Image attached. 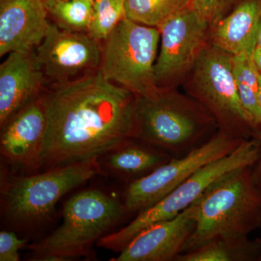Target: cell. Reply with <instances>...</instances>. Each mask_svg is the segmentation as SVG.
Here are the masks:
<instances>
[{
    "instance_id": "obj_1",
    "label": "cell",
    "mask_w": 261,
    "mask_h": 261,
    "mask_svg": "<svg viewBox=\"0 0 261 261\" xmlns=\"http://www.w3.org/2000/svg\"><path fill=\"white\" fill-rule=\"evenodd\" d=\"M43 100L47 128L41 162L45 170L98 159L135 138L137 97L99 71L53 87Z\"/></svg>"
},
{
    "instance_id": "obj_2",
    "label": "cell",
    "mask_w": 261,
    "mask_h": 261,
    "mask_svg": "<svg viewBox=\"0 0 261 261\" xmlns=\"http://www.w3.org/2000/svg\"><path fill=\"white\" fill-rule=\"evenodd\" d=\"M195 204V229L182 253L216 237L249 236L261 226V202L252 185L251 166L223 175Z\"/></svg>"
},
{
    "instance_id": "obj_3",
    "label": "cell",
    "mask_w": 261,
    "mask_h": 261,
    "mask_svg": "<svg viewBox=\"0 0 261 261\" xmlns=\"http://www.w3.org/2000/svg\"><path fill=\"white\" fill-rule=\"evenodd\" d=\"M123 202L97 189L84 190L64 204L63 221L47 238L30 245L33 260L88 256L96 242L126 214Z\"/></svg>"
},
{
    "instance_id": "obj_4",
    "label": "cell",
    "mask_w": 261,
    "mask_h": 261,
    "mask_svg": "<svg viewBox=\"0 0 261 261\" xmlns=\"http://www.w3.org/2000/svg\"><path fill=\"white\" fill-rule=\"evenodd\" d=\"M97 159L46 170L30 176H8L2 183L3 209L13 224L32 227L49 221L58 201L97 175Z\"/></svg>"
},
{
    "instance_id": "obj_5",
    "label": "cell",
    "mask_w": 261,
    "mask_h": 261,
    "mask_svg": "<svg viewBox=\"0 0 261 261\" xmlns=\"http://www.w3.org/2000/svg\"><path fill=\"white\" fill-rule=\"evenodd\" d=\"M160 39L159 29L123 19L102 42L98 71L136 97H156L163 90L154 73Z\"/></svg>"
},
{
    "instance_id": "obj_6",
    "label": "cell",
    "mask_w": 261,
    "mask_h": 261,
    "mask_svg": "<svg viewBox=\"0 0 261 261\" xmlns=\"http://www.w3.org/2000/svg\"><path fill=\"white\" fill-rule=\"evenodd\" d=\"M213 121L203 106L165 90L156 97H137L135 138L171 155L197 147Z\"/></svg>"
},
{
    "instance_id": "obj_7",
    "label": "cell",
    "mask_w": 261,
    "mask_h": 261,
    "mask_svg": "<svg viewBox=\"0 0 261 261\" xmlns=\"http://www.w3.org/2000/svg\"><path fill=\"white\" fill-rule=\"evenodd\" d=\"M259 154L255 138L244 140L231 153L206 165L152 207L139 213L119 231L108 233L97 246L121 252L141 231L151 225L172 219L192 205L216 179L237 168L252 166Z\"/></svg>"
},
{
    "instance_id": "obj_8",
    "label": "cell",
    "mask_w": 261,
    "mask_h": 261,
    "mask_svg": "<svg viewBox=\"0 0 261 261\" xmlns=\"http://www.w3.org/2000/svg\"><path fill=\"white\" fill-rule=\"evenodd\" d=\"M193 68L192 94L214 115L221 126L220 132L249 140L254 132L239 96L231 55L214 45L206 47Z\"/></svg>"
},
{
    "instance_id": "obj_9",
    "label": "cell",
    "mask_w": 261,
    "mask_h": 261,
    "mask_svg": "<svg viewBox=\"0 0 261 261\" xmlns=\"http://www.w3.org/2000/svg\"><path fill=\"white\" fill-rule=\"evenodd\" d=\"M243 141L219 130L182 157H173L147 176L128 184L123 200L126 212L139 214L152 207L200 168L232 152Z\"/></svg>"
},
{
    "instance_id": "obj_10",
    "label": "cell",
    "mask_w": 261,
    "mask_h": 261,
    "mask_svg": "<svg viewBox=\"0 0 261 261\" xmlns=\"http://www.w3.org/2000/svg\"><path fill=\"white\" fill-rule=\"evenodd\" d=\"M34 53L46 80L55 87L98 71L102 42L89 33L68 32L51 23Z\"/></svg>"
},
{
    "instance_id": "obj_11",
    "label": "cell",
    "mask_w": 261,
    "mask_h": 261,
    "mask_svg": "<svg viewBox=\"0 0 261 261\" xmlns=\"http://www.w3.org/2000/svg\"><path fill=\"white\" fill-rule=\"evenodd\" d=\"M209 27L190 6L168 18L160 27L161 49L154 65L160 88L161 83L176 80L193 68L207 47Z\"/></svg>"
},
{
    "instance_id": "obj_12",
    "label": "cell",
    "mask_w": 261,
    "mask_h": 261,
    "mask_svg": "<svg viewBox=\"0 0 261 261\" xmlns=\"http://www.w3.org/2000/svg\"><path fill=\"white\" fill-rule=\"evenodd\" d=\"M2 157L13 167L27 171L42 168V152L47 128L43 94L2 127Z\"/></svg>"
},
{
    "instance_id": "obj_13",
    "label": "cell",
    "mask_w": 261,
    "mask_h": 261,
    "mask_svg": "<svg viewBox=\"0 0 261 261\" xmlns=\"http://www.w3.org/2000/svg\"><path fill=\"white\" fill-rule=\"evenodd\" d=\"M196 226L195 202L177 216L151 225L112 261H171L183 252Z\"/></svg>"
},
{
    "instance_id": "obj_14",
    "label": "cell",
    "mask_w": 261,
    "mask_h": 261,
    "mask_svg": "<svg viewBox=\"0 0 261 261\" xmlns=\"http://www.w3.org/2000/svg\"><path fill=\"white\" fill-rule=\"evenodd\" d=\"M50 23L43 0H0V56L34 51Z\"/></svg>"
},
{
    "instance_id": "obj_15",
    "label": "cell",
    "mask_w": 261,
    "mask_h": 261,
    "mask_svg": "<svg viewBox=\"0 0 261 261\" xmlns=\"http://www.w3.org/2000/svg\"><path fill=\"white\" fill-rule=\"evenodd\" d=\"M34 51L10 53L0 65L1 128L43 94L47 80L36 61Z\"/></svg>"
},
{
    "instance_id": "obj_16",
    "label": "cell",
    "mask_w": 261,
    "mask_h": 261,
    "mask_svg": "<svg viewBox=\"0 0 261 261\" xmlns=\"http://www.w3.org/2000/svg\"><path fill=\"white\" fill-rule=\"evenodd\" d=\"M172 158L149 142L130 138L103 154L97 161L104 175H111L129 184L152 173Z\"/></svg>"
},
{
    "instance_id": "obj_17",
    "label": "cell",
    "mask_w": 261,
    "mask_h": 261,
    "mask_svg": "<svg viewBox=\"0 0 261 261\" xmlns=\"http://www.w3.org/2000/svg\"><path fill=\"white\" fill-rule=\"evenodd\" d=\"M260 16L261 0H244L211 27L212 45L231 56H253Z\"/></svg>"
},
{
    "instance_id": "obj_18",
    "label": "cell",
    "mask_w": 261,
    "mask_h": 261,
    "mask_svg": "<svg viewBox=\"0 0 261 261\" xmlns=\"http://www.w3.org/2000/svg\"><path fill=\"white\" fill-rule=\"evenodd\" d=\"M261 252V239L248 236H219L191 251L184 252L176 261H257Z\"/></svg>"
},
{
    "instance_id": "obj_19",
    "label": "cell",
    "mask_w": 261,
    "mask_h": 261,
    "mask_svg": "<svg viewBox=\"0 0 261 261\" xmlns=\"http://www.w3.org/2000/svg\"><path fill=\"white\" fill-rule=\"evenodd\" d=\"M233 75L239 96L247 121L254 130L261 128V105L259 99V71L253 56H231Z\"/></svg>"
},
{
    "instance_id": "obj_20",
    "label": "cell",
    "mask_w": 261,
    "mask_h": 261,
    "mask_svg": "<svg viewBox=\"0 0 261 261\" xmlns=\"http://www.w3.org/2000/svg\"><path fill=\"white\" fill-rule=\"evenodd\" d=\"M191 0H125L126 18L159 29L168 18L190 6Z\"/></svg>"
},
{
    "instance_id": "obj_21",
    "label": "cell",
    "mask_w": 261,
    "mask_h": 261,
    "mask_svg": "<svg viewBox=\"0 0 261 261\" xmlns=\"http://www.w3.org/2000/svg\"><path fill=\"white\" fill-rule=\"evenodd\" d=\"M45 5L49 17L60 29L89 33L94 16L92 0H56Z\"/></svg>"
},
{
    "instance_id": "obj_22",
    "label": "cell",
    "mask_w": 261,
    "mask_h": 261,
    "mask_svg": "<svg viewBox=\"0 0 261 261\" xmlns=\"http://www.w3.org/2000/svg\"><path fill=\"white\" fill-rule=\"evenodd\" d=\"M125 18V0H94L93 20L89 34L102 42Z\"/></svg>"
},
{
    "instance_id": "obj_23",
    "label": "cell",
    "mask_w": 261,
    "mask_h": 261,
    "mask_svg": "<svg viewBox=\"0 0 261 261\" xmlns=\"http://www.w3.org/2000/svg\"><path fill=\"white\" fill-rule=\"evenodd\" d=\"M231 0H191L190 7L212 27L224 16Z\"/></svg>"
},
{
    "instance_id": "obj_24",
    "label": "cell",
    "mask_w": 261,
    "mask_h": 261,
    "mask_svg": "<svg viewBox=\"0 0 261 261\" xmlns=\"http://www.w3.org/2000/svg\"><path fill=\"white\" fill-rule=\"evenodd\" d=\"M27 240L20 239L13 231L0 232V261L20 260L19 250L25 246Z\"/></svg>"
},
{
    "instance_id": "obj_25",
    "label": "cell",
    "mask_w": 261,
    "mask_h": 261,
    "mask_svg": "<svg viewBox=\"0 0 261 261\" xmlns=\"http://www.w3.org/2000/svg\"><path fill=\"white\" fill-rule=\"evenodd\" d=\"M252 137L258 142L259 154L256 162L251 166L252 182L261 202V129L255 132Z\"/></svg>"
},
{
    "instance_id": "obj_26",
    "label": "cell",
    "mask_w": 261,
    "mask_h": 261,
    "mask_svg": "<svg viewBox=\"0 0 261 261\" xmlns=\"http://www.w3.org/2000/svg\"><path fill=\"white\" fill-rule=\"evenodd\" d=\"M253 58L259 71L261 72V48H256L255 53H254Z\"/></svg>"
},
{
    "instance_id": "obj_27",
    "label": "cell",
    "mask_w": 261,
    "mask_h": 261,
    "mask_svg": "<svg viewBox=\"0 0 261 261\" xmlns=\"http://www.w3.org/2000/svg\"><path fill=\"white\" fill-rule=\"evenodd\" d=\"M257 47L261 48V16L259 22L258 29H257Z\"/></svg>"
},
{
    "instance_id": "obj_28",
    "label": "cell",
    "mask_w": 261,
    "mask_h": 261,
    "mask_svg": "<svg viewBox=\"0 0 261 261\" xmlns=\"http://www.w3.org/2000/svg\"><path fill=\"white\" fill-rule=\"evenodd\" d=\"M259 84H260V87H259V99H260V102L261 105V72L259 73Z\"/></svg>"
},
{
    "instance_id": "obj_29",
    "label": "cell",
    "mask_w": 261,
    "mask_h": 261,
    "mask_svg": "<svg viewBox=\"0 0 261 261\" xmlns=\"http://www.w3.org/2000/svg\"><path fill=\"white\" fill-rule=\"evenodd\" d=\"M43 1H44V3H49V2L56 1V0H43ZM92 1H94V0H92Z\"/></svg>"
},
{
    "instance_id": "obj_30",
    "label": "cell",
    "mask_w": 261,
    "mask_h": 261,
    "mask_svg": "<svg viewBox=\"0 0 261 261\" xmlns=\"http://www.w3.org/2000/svg\"><path fill=\"white\" fill-rule=\"evenodd\" d=\"M257 261H261V252L260 254V256H259V257H258V260H257Z\"/></svg>"
}]
</instances>
